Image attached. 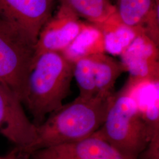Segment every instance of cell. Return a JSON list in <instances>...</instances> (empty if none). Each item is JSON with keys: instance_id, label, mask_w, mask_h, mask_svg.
Masks as SVG:
<instances>
[{"instance_id": "obj_6", "label": "cell", "mask_w": 159, "mask_h": 159, "mask_svg": "<svg viewBox=\"0 0 159 159\" xmlns=\"http://www.w3.org/2000/svg\"><path fill=\"white\" fill-rule=\"evenodd\" d=\"M17 93L0 83V134L29 154L37 138V126L25 113Z\"/></svg>"}, {"instance_id": "obj_5", "label": "cell", "mask_w": 159, "mask_h": 159, "mask_svg": "<svg viewBox=\"0 0 159 159\" xmlns=\"http://www.w3.org/2000/svg\"><path fill=\"white\" fill-rule=\"evenodd\" d=\"M124 72L121 63L106 53L82 57L73 63L79 96L87 98L112 96L116 82Z\"/></svg>"}, {"instance_id": "obj_2", "label": "cell", "mask_w": 159, "mask_h": 159, "mask_svg": "<svg viewBox=\"0 0 159 159\" xmlns=\"http://www.w3.org/2000/svg\"><path fill=\"white\" fill-rule=\"evenodd\" d=\"M73 79V63L60 52H47L34 60L21 101L36 125L61 107L68 96Z\"/></svg>"}, {"instance_id": "obj_13", "label": "cell", "mask_w": 159, "mask_h": 159, "mask_svg": "<svg viewBox=\"0 0 159 159\" xmlns=\"http://www.w3.org/2000/svg\"><path fill=\"white\" fill-rule=\"evenodd\" d=\"M66 7L86 22L99 24L113 14L115 5L110 0H58Z\"/></svg>"}, {"instance_id": "obj_11", "label": "cell", "mask_w": 159, "mask_h": 159, "mask_svg": "<svg viewBox=\"0 0 159 159\" xmlns=\"http://www.w3.org/2000/svg\"><path fill=\"white\" fill-rule=\"evenodd\" d=\"M95 25L102 32L105 53L112 56H120L138 35L145 33L141 27L122 23L115 12L104 22Z\"/></svg>"}, {"instance_id": "obj_4", "label": "cell", "mask_w": 159, "mask_h": 159, "mask_svg": "<svg viewBox=\"0 0 159 159\" xmlns=\"http://www.w3.org/2000/svg\"><path fill=\"white\" fill-rule=\"evenodd\" d=\"M35 44L0 18V83L20 97L34 63Z\"/></svg>"}, {"instance_id": "obj_17", "label": "cell", "mask_w": 159, "mask_h": 159, "mask_svg": "<svg viewBox=\"0 0 159 159\" xmlns=\"http://www.w3.org/2000/svg\"><path fill=\"white\" fill-rule=\"evenodd\" d=\"M0 159H8V157L6 156V157H0Z\"/></svg>"}, {"instance_id": "obj_1", "label": "cell", "mask_w": 159, "mask_h": 159, "mask_svg": "<svg viewBox=\"0 0 159 159\" xmlns=\"http://www.w3.org/2000/svg\"><path fill=\"white\" fill-rule=\"evenodd\" d=\"M112 96H78L63 104L36 125L37 138L29 155L40 149L79 141L93 134L102 125Z\"/></svg>"}, {"instance_id": "obj_12", "label": "cell", "mask_w": 159, "mask_h": 159, "mask_svg": "<svg viewBox=\"0 0 159 159\" xmlns=\"http://www.w3.org/2000/svg\"><path fill=\"white\" fill-rule=\"evenodd\" d=\"M61 53L73 63L82 57L105 53L102 31L96 25L87 22L75 40Z\"/></svg>"}, {"instance_id": "obj_7", "label": "cell", "mask_w": 159, "mask_h": 159, "mask_svg": "<svg viewBox=\"0 0 159 159\" xmlns=\"http://www.w3.org/2000/svg\"><path fill=\"white\" fill-rule=\"evenodd\" d=\"M55 0H0V18L36 44L40 31L52 17Z\"/></svg>"}, {"instance_id": "obj_14", "label": "cell", "mask_w": 159, "mask_h": 159, "mask_svg": "<svg viewBox=\"0 0 159 159\" xmlns=\"http://www.w3.org/2000/svg\"><path fill=\"white\" fill-rule=\"evenodd\" d=\"M157 3L159 0H118L115 14L125 25L143 29Z\"/></svg>"}, {"instance_id": "obj_16", "label": "cell", "mask_w": 159, "mask_h": 159, "mask_svg": "<svg viewBox=\"0 0 159 159\" xmlns=\"http://www.w3.org/2000/svg\"><path fill=\"white\" fill-rule=\"evenodd\" d=\"M6 156L8 159H30L29 154L25 153L17 148H15Z\"/></svg>"}, {"instance_id": "obj_15", "label": "cell", "mask_w": 159, "mask_h": 159, "mask_svg": "<svg viewBox=\"0 0 159 159\" xmlns=\"http://www.w3.org/2000/svg\"><path fill=\"white\" fill-rule=\"evenodd\" d=\"M143 153V159H159V133L152 137Z\"/></svg>"}, {"instance_id": "obj_8", "label": "cell", "mask_w": 159, "mask_h": 159, "mask_svg": "<svg viewBox=\"0 0 159 159\" xmlns=\"http://www.w3.org/2000/svg\"><path fill=\"white\" fill-rule=\"evenodd\" d=\"M120 56L131 81L159 83V46L145 33L138 35Z\"/></svg>"}, {"instance_id": "obj_10", "label": "cell", "mask_w": 159, "mask_h": 159, "mask_svg": "<svg viewBox=\"0 0 159 159\" xmlns=\"http://www.w3.org/2000/svg\"><path fill=\"white\" fill-rule=\"evenodd\" d=\"M30 159H132L121 153L99 134L74 142L36 150Z\"/></svg>"}, {"instance_id": "obj_3", "label": "cell", "mask_w": 159, "mask_h": 159, "mask_svg": "<svg viewBox=\"0 0 159 159\" xmlns=\"http://www.w3.org/2000/svg\"><path fill=\"white\" fill-rule=\"evenodd\" d=\"M139 84L128 79L119 91L114 93L102 125L96 131L120 152L132 159H137L154 135L137 99Z\"/></svg>"}, {"instance_id": "obj_9", "label": "cell", "mask_w": 159, "mask_h": 159, "mask_svg": "<svg viewBox=\"0 0 159 159\" xmlns=\"http://www.w3.org/2000/svg\"><path fill=\"white\" fill-rule=\"evenodd\" d=\"M86 23L66 7L60 6L56 14L40 31L35 45L34 60L47 52H61L72 43Z\"/></svg>"}]
</instances>
